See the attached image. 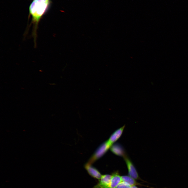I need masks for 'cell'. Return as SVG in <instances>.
Instances as JSON below:
<instances>
[{"mask_svg":"<svg viewBox=\"0 0 188 188\" xmlns=\"http://www.w3.org/2000/svg\"><path fill=\"white\" fill-rule=\"evenodd\" d=\"M50 0H33L29 8V15L32 17L33 25L32 35L35 44H36L38 24L48 11L50 4Z\"/></svg>","mask_w":188,"mask_h":188,"instance_id":"1","label":"cell"},{"mask_svg":"<svg viewBox=\"0 0 188 188\" xmlns=\"http://www.w3.org/2000/svg\"><path fill=\"white\" fill-rule=\"evenodd\" d=\"M111 145L106 141L101 144L91 157L87 163L92 164L99 158L107 152Z\"/></svg>","mask_w":188,"mask_h":188,"instance_id":"2","label":"cell"},{"mask_svg":"<svg viewBox=\"0 0 188 188\" xmlns=\"http://www.w3.org/2000/svg\"><path fill=\"white\" fill-rule=\"evenodd\" d=\"M123 157L127 166L129 176L135 180L137 179L138 175L132 161L127 154Z\"/></svg>","mask_w":188,"mask_h":188,"instance_id":"3","label":"cell"},{"mask_svg":"<svg viewBox=\"0 0 188 188\" xmlns=\"http://www.w3.org/2000/svg\"><path fill=\"white\" fill-rule=\"evenodd\" d=\"M111 179V175H102L97 183L93 188H110Z\"/></svg>","mask_w":188,"mask_h":188,"instance_id":"4","label":"cell"},{"mask_svg":"<svg viewBox=\"0 0 188 188\" xmlns=\"http://www.w3.org/2000/svg\"><path fill=\"white\" fill-rule=\"evenodd\" d=\"M91 164L87 163L85 165V168L90 175L99 180L102 175L98 170Z\"/></svg>","mask_w":188,"mask_h":188,"instance_id":"5","label":"cell"},{"mask_svg":"<svg viewBox=\"0 0 188 188\" xmlns=\"http://www.w3.org/2000/svg\"><path fill=\"white\" fill-rule=\"evenodd\" d=\"M110 149L112 153L118 156L123 157L126 155L123 146L118 143H114L111 145Z\"/></svg>","mask_w":188,"mask_h":188,"instance_id":"6","label":"cell"},{"mask_svg":"<svg viewBox=\"0 0 188 188\" xmlns=\"http://www.w3.org/2000/svg\"><path fill=\"white\" fill-rule=\"evenodd\" d=\"M124 125L115 130L110 136L107 141L111 145L118 140L121 136L125 128Z\"/></svg>","mask_w":188,"mask_h":188,"instance_id":"7","label":"cell"},{"mask_svg":"<svg viewBox=\"0 0 188 188\" xmlns=\"http://www.w3.org/2000/svg\"><path fill=\"white\" fill-rule=\"evenodd\" d=\"M121 181V176L119 173L118 172H114L111 175L110 188H116Z\"/></svg>","mask_w":188,"mask_h":188,"instance_id":"8","label":"cell"},{"mask_svg":"<svg viewBox=\"0 0 188 188\" xmlns=\"http://www.w3.org/2000/svg\"><path fill=\"white\" fill-rule=\"evenodd\" d=\"M122 181L126 182L130 186L136 185L137 184L135 179L130 176H121Z\"/></svg>","mask_w":188,"mask_h":188,"instance_id":"9","label":"cell"},{"mask_svg":"<svg viewBox=\"0 0 188 188\" xmlns=\"http://www.w3.org/2000/svg\"><path fill=\"white\" fill-rule=\"evenodd\" d=\"M131 186L126 182L121 181L116 188H128Z\"/></svg>","mask_w":188,"mask_h":188,"instance_id":"10","label":"cell"},{"mask_svg":"<svg viewBox=\"0 0 188 188\" xmlns=\"http://www.w3.org/2000/svg\"><path fill=\"white\" fill-rule=\"evenodd\" d=\"M128 188H138L136 185L131 186Z\"/></svg>","mask_w":188,"mask_h":188,"instance_id":"11","label":"cell"}]
</instances>
